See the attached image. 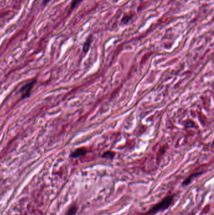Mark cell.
Masks as SVG:
<instances>
[{"mask_svg": "<svg viewBox=\"0 0 214 215\" xmlns=\"http://www.w3.org/2000/svg\"><path fill=\"white\" fill-rule=\"evenodd\" d=\"M174 195H168L159 202L156 204L143 215H155L160 211L166 210L171 206L173 202Z\"/></svg>", "mask_w": 214, "mask_h": 215, "instance_id": "1", "label": "cell"}, {"mask_svg": "<svg viewBox=\"0 0 214 215\" xmlns=\"http://www.w3.org/2000/svg\"><path fill=\"white\" fill-rule=\"evenodd\" d=\"M35 83L36 80H33L22 87V88L20 89V93H22V98H25L30 94L31 90Z\"/></svg>", "mask_w": 214, "mask_h": 215, "instance_id": "2", "label": "cell"}, {"mask_svg": "<svg viewBox=\"0 0 214 215\" xmlns=\"http://www.w3.org/2000/svg\"><path fill=\"white\" fill-rule=\"evenodd\" d=\"M87 150L84 148H80V149H76L75 151L73 152L71 154V157L73 158H77L80 156H82L86 154L87 153Z\"/></svg>", "mask_w": 214, "mask_h": 215, "instance_id": "3", "label": "cell"}, {"mask_svg": "<svg viewBox=\"0 0 214 215\" xmlns=\"http://www.w3.org/2000/svg\"><path fill=\"white\" fill-rule=\"evenodd\" d=\"M202 174V172H196V173H194V174H191L190 175H189L188 177H187V179H186L182 183V186H188V184H190L191 183V181H192V180L194 178L199 176V175H201Z\"/></svg>", "mask_w": 214, "mask_h": 215, "instance_id": "4", "label": "cell"}, {"mask_svg": "<svg viewBox=\"0 0 214 215\" xmlns=\"http://www.w3.org/2000/svg\"><path fill=\"white\" fill-rule=\"evenodd\" d=\"M116 155V152H113V151H106L105 152L103 155H102V157L104 158H108V159H113Z\"/></svg>", "mask_w": 214, "mask_h": 215, "instance_id": "5", "label": "cell"}, {"mask_svg": "<svg viewBox=\"0 0 214 215\" xmlns=\"http://www.w3.org/2000/svg\"><path fill=\"white\" fill-rule=\"evenodd\" d=\"M92 42V36H90L87 40H86V42L84 43V46H83V51L85 53H86L87 51L89 49L90 46H91V43Z\"/></svg>", "mask_w": 214, "mask_h": 215, "instance_id": "6", "label": "cell"}, {"mask_svg": "<svg viewBox=\"0 0 214 215\" xmlns=\"http://www.w3.org/2000/svg\"><path fill=\"white\" fill-rule=\"evenodd\" d=\"M77 211V207L75 205H72L67 211L66 215H75Z\"/></svg>", "mask_w": 214, "mask_h": 215, "instance_id": "7", "label": "cell"}, {"mask_svg": "<svg viewBox=\"0 0 214 215\" xmlns=\"http://www.w3.org/2000/svg\"><path fill=\"white\" fill-rule=\"evenodd\" d=\"M132 16H129V15H125L122 18V20H121V21L123 23V24H127V23L130 20V19L131 18Z\"/></svg>", "mask_w": 214, "mask_h": 215, "instance_id": "8", "label": "cell"}, {"mask_svg": "<svg viewBox=\"0 0 214 215\" xmlns=\"http://www.w3.org/2000/svg\"><path fill=\"white\" fill-rule=\"evenodd\" d=\"M82 1H83V0H74V1H73L72 3V4H71V8L74 9L75 7H76V6L78 3H80Z\"/></svg>", "mask_w": 214, "mask_h": 215, "instance_id": "9", "label": "cell"}, {"mask_svg": "<svg viewBox=\"0 0 214 215\" xmlns=\"http://www.w3.org/2000/svg\"><path fill=\"white\" fill-rule=\"evenodd\" d=\"M50 1V0H45V1H44V4H45V3H48V1Z\"/></svg>", "mask_w": 214, "mask_h": 215, "instance_id": "10", "label": "cell"}]
</instances>
